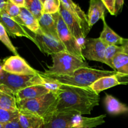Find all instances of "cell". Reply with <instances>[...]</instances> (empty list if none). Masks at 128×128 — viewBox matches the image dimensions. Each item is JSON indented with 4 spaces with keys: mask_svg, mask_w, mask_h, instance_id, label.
Returning a JSON list of instances; mask_svg holds the SVG:
<instances>
[{
    "mask_svg": "<svg viewBox=\"0 0 128 128\" xmlns=\"http://www.w3.org/2000/svg\"><path fill=\"white\" fill-rule=\"evenodd\" d=\"M100 96L90 87H76L61 84L58 94L55 113L90 114L100 104Z\"/></svg>",
    "mask_w": 128,
    "mask_h": 128,
    "instance_id": "1",
    "label": "cell"
},
{
    "mask_svg": "<svg viewBox=\"0 0 128 128\" xmlns=\"http://www.w3.org/2000/svg\"><path fill=\"white\" fill-rule=\"evenodd\" d=\"M39 72L41 75L50 78L61 84L82 88L90 87L99 79L112 76L117 73L115 71L97 70L90 67L78 69L71 74L66 76L48 74L41 71H39Z\"/></svg>",
    "mask_w": 128,
    "mask_h": 128,
    "instance_id": "2",
    "label": "cell"
},
{
    "mask_svg": "<svg viewBox=\"0 0 128 128\" xmlns=\"http://www.w3.org/2000/svg\"><path fill=\"white\" fill-rule=\"evenodd\" d=\"M58 94L50 92L41 97L30 100L17 101L19 111L30 112L48 122L56 112Z\"/></svg>",
    "mask_w": 128,
    "mask_h": 128,
    "instance_id": "3",
    "label": "cell"
},
{
    "mask_svg": "<svg viewBox=\"0 0 128 128\" xmlns=\"http://www.w3.org/2000/svg\"><path fill=\"white\" fill-rule=\"evenodd\" d=\"M52 64L48 66L44 73L56 76H66L71 74L82 68L90 67L86 61L77 58L66 51L58 52L51 55Z\"/></svg>",
    "mask_w": 128,
    "mask_h": 128,
    "instance_id": "4",
    "label": "cell"
},
{
    "mask_svg": "<svg viewBox=\"0 0 128 128\" xmlns=\"http://www.w3.org/2000/svg\"><path fill=\"white\" fill-rule=\"evenodd\" d=\"M57 30L60 41L65 48L66 52L73 55L81 61H86L82 55L81 45L69 31L60 14L58 18Z\"/></svg>",
    "mask_w": 128,
    "mask_h": 128,
    "instance_id": "5",
    "label": "cell"
},
{
    "mask_svg": "<svg viewBox=\"0 0 128 128\" xmlns=\"http://www.w3.org/2000/svg\"><path fill=\"white\" fill-rule=\"evenodd\" d=\"M1 68L5 72L19 76H33L38 74V71L31 67L20 55H14L4 59Z\"/></svg>",
    "mask_w": 128,
    "mask_h": 128,
    "instance_id": "6",
    "label": "cell"
},
{
    "mask_svg": "<svg viewBox=\"0 0 128 128\" xmlns=\"http://www.w3.org/2000/svg\"><path fill=\"white\" fill-rule=\"evenodd\" d=\"M29 34L32 39V42L38 46L39 50L46 55H52L58 52L66 51L65 48L60 40H58L46 34H36L27 29Z\"/></svg>",
    "mask_w": 128,
    "mask_h": 128,
    "instance_id": "7",
    "label": "cell"
},
{
    "mask_svg": "<svg viewBox=\"0 0 128 128\" xmlns=\"http://www.w3.org/2000/svg\"><path fill=\"white\" fill-rule=\"evenodd\" d=\"M107 46L100 38L87 39L82 49V55L85 60L104 63V52Z\"/></svg>",
    "mask_w": 128,
    "mask_h": 128,
    "instance_id": "8",
    "label": "cell"
},
{
    "mask_svg": "<svg viewBox=\"0 0 128 128\" xmlns=\"http://www.w3.org/2000/svg\"><path fill=\"white\" fill-rule=\"evenodd\" d=\"M32 78V76L10 74L3 71L0 66V86L7 88L14 94L25 88L31 86Z\"/></svg>",
    "mask_w": 128,
    "mask_h": 128,
    "instance_id": "9",
    "label": "cell"
},
{
    "mask_svg": "<svg viewBox=\"0 0 128 128\" xmlns=\"http://www.w3.org/2000/svg\"><path fill=\"white\" fill-rule=\"evenodd\" d=\"M60 14L69 31L77 40L82 49L84 45L86 36L79 21L62 4L60 8Z\"/></svg>",
    "mask_w": 128,
    "mask_h": 128,
    "instance_id": "10",
    "label": "cell"
},
{
    "mask_svg": "<svg viewBox=\"0 0 128 128\" xmlns=\"http://www.w3.org/2000/svg\"><path fill=\"white\" fill-rule=\"evenodd\" d=\"M0 22L6 29L8 34L12 37H25L32 41L27 29L19 23L16 20L10 17L4 11H0Z\"/></svg>",
    "mask_w": 128,
    "mask_h": 128,
    "instance_id": "11",
    "label": "cell"
},
{
    "mask_svg": "<svg viewBox=\"0 0 128 128\" xmlns=\"http://www.w3.org/2000/svg\"><path fill=\"white\" fill-rule=\"evenodd\" d=\"M118 85H128V75L117 72L112 76L101 78L92 84L90 88L100 94L101 91Z\"/></svg>",
    "mask_w": 128,
    "mask_h": 128,
    "instance_id": "12",
    "label": "cell"
},
{
    "mask_svg": "<svg viewBox=\"0 0 128 128\" xmlns=\"http://www.w3.org/2000/svg\"><path fill=\"white\" fill-rule=\"evenodd\" d=\"M61 4L79 21L86 36L91 30L87 15L77 4L71 0H61Z\"/></svg>",
    "mask_w": 128,
    "mask_h": 128,
    "instance_id": "13",
    "label": "cell"
},
{
    "mask_svg": "<svg viewBox=\"0 0 128 128\" xmlns=\"http://www.w3.org/2000/svg\"><path fill=\"white\" fill-rule=\"evenodd\" d=\"M106 115L102 114L93 118L84 117L76 114L72 116L71 120V128H94L105 122Z\"/></svg>",
    "mask_w": 128,
    "mask_h": 128,
    "instance_id": "14",
    "label": "cell"
},
{
    "mask_svg": "<svg viewBox=\"0 0 128 128\" xmlns=\"http://www.w3.org/2000/svg\"><path fill=\"white\" fill-rule=\"evenodd\" d=\"M14 20L33 33L36 34H44L41 31L38 20L26 8H21L18 18Z\"/></svg>",
    "mask_w": 128,
    "mask_h": 128,
    "instance_id": "15",
    "label": "cell"
},
{
    "mask_svg": "<svg viewBox=\"0 0 128 128\" xmlns=\"http://www.w3.org/2000/svg\"><path fill=\"white\" fill-rule=\"evenodd\" d=\"M60 12L54 14H43L39 20L40 28L42 32L51 36L58 40H60L58 34L57 22Z\"/></svg>",
    "mask_w": 128,
    "mask_h": 128,
    "instance_id": "16",
    "label": "cell"
},
{
    "mask_svg": "<svg viewBox=\"0 0 128 128\" xmlns=\"http://www.w3.org/2000/svg\"><path fill=\"white\" fill-rule=\"evenodd\" d=\"M50 91L43 86L35 85L26 87L15 94L17 101L30 100L41 97L50 93Z\"/></svg>",
    "mask_w": 128,
    "mask_h": 128,
    "instance_id": "17",
    "label": "cell"
},
{
    "mask_svg": "<svg viewBox=\"0 0 128 128\" xmlns=\"http://www.w3.org/2000/svg\"><path fill=\"white\" fill-rule=\"evenodd\" d=\"M106 8L102 0H91L90 2V8L88 13L89 26L90 28L96 22L102 19L104 16Z\"/></svg>",
    "mask_w": 128,
    "mask_h": 128,
    "instance_id": "18",
    "label": "cell"
},
{
    "mask_svg": "<svg viewBox=\"0 0 128 128\" xmlns=\"http://www.w3.org/2000/svg\"><path fill=\"white\" fill-rule=\"evenodd\" d=\"M0 108L11 111H18L15 94L3 86H0Z\"/></svg>",
    "mask_w": 128,
    "mask_h": 128,
    "instance_id": "19",
    "label": "cell"
},
{
    "mask_svg": "<svg viewBox=\"0 0 128 128\" xmlns=\"http://www.w3.org/2000/svg\"><path fill=\"white\" fill-rule=\"evenodd\" d=\"M101 20L103 21L104 24L103 30L100 37L101 41L108 46H112V45L122 46L125 39L119 36L107 24L105 20V16L102 17Z\"/></svg>",
    "mask_w": 128,
    "mask_h": 128,
    "instance_id": "20",
    "label": "cell"
},
{
    "mask_svg": "<svg viewBox=\"0 0 128 128\" xmlns=\"http://www.w3.org/2000/svg\"><path fill=\"white\" fill-rule=\"evenodd\" d=\"M19 122L21 128H44L43 119L30 112L19 111Z\"/></svg>",
    "mask_w": 128,
    "mask_h": 128,
    "instance_id": "21",
    "label": "cell"
},
{
    "mask_svg": "<svg viewBox=\"0 0 128 128\" xmlns=\"http://www.w3.org/2000/svg\"><path fill=\"white\" fill-rule=\"evenodd\" d=\"M31 86L40 85L47 89L50 92L58 94L60 92L61 84L56 82L54 80L46 76L41 75L38 71V74L36 76H32L31 79Z\"/></svg>",
    "mask_w": 128,
    "mask_h": 128,
    "instance_id": "22",
    "label": "cell"
},
{
    "mask_svg": "<svg viewBox=\"0 0 128 128\" xmlns=\"http://www.w3.org/2000/svg\"><path fill=\"white\" fill-rule=\"evenodd\" d=\"M76 113H54L44 128H71V118Z\"/></svg>",
    "mask_w": 128,
    "mask_h": 128,
    "instance_id": "23",
    "label": "cell"
},
{
    "mask_svg": "<svg viewBox=\"0 0 128 128\" xmlns=\"http://www.w3.org/2000/svg\"><path fill=\"white\" fill-rule=\"evenodd\" d=\"M104 102L107 111L111 114L118 115L128 112L127 105L119 101L111 95L106 94Z\"/></svg>",
    "mask_w": 128,
    "mask_h": 128,
    "instance_id": "24",
    "label": "cell"
},
{
    "mask_svg": "<svg viewBox=\"0 0 128 128\" xmlns=\"http://www.w3.org/2000/svg\"><path fill=\"white\" fill-rule=\"evenodd\" d=\"M112 66L118 73L128 75V55L123 52L116 54L112 60Z\"/></svg>",
    "mask_w": 128,
    "mask_h": 128,
    "instance_id": "25",
    "label": "cell"
},
{
    "mask_svg": "<svg viewBox=\"0 0 128 128\" xmlns=\"http://www.w3.org/2000/svg\"><path fill=\"white\" fill-rule=\"evenodd\" d=\"M26 8L38 21L44 14L42 0H26Z\"/></svg>",
    "mask_w": 128,
    "mask_h": 128,
    "instance_id": "26",
    "label": "cell"
},
{
    "mask_svg": "<svg viewBox=\"0 0 128 128\" xmlns=\"http://www.w3.org/2000/svg\"><path fill=\"white\" fill-rule=\"evenodd\" d=\"M123 52V48L121 46H108L104 52V64L113 69L112 60L116 54Z\"/></svg>",
    "mask_w": 128,
    "mask_h": 128,
    "instance_id": "27",
    "label": "cell"
},
{
    "mask_svg": "<svg viewBox=\"0 0 128 128\" xmlns=\"http://www.w3.org/2000/svg\"><path fill=\"white\" fill-rule=\"evenodd\" d=\"M43 13L54 14L60 12L61 0H42Z\"/></svg>",
    "mask_w": 128,
    "mask_h": 128,
    "instance_id": "28",
    "label": "cell"
},
{
    "mask_svg": "<svg viewBox=\"0 0 128 128\" xmlns=\"http://www.w3.org/2000/svg\"><path fill=\"white\" fill-rule=\"evenodd\" d=\"M0 41L2 42L4 45L10 50L11 52H12L15 56H18L19 54L17 50L12 44V42L10 40L9 38V34H8L6 29L3 26V25L0 22Z\"/></svg>",
    "mask_w": 128,
    "mask_h": 128,
    "instance_id": "29",
    "label": "cell"
},
{
    "mask_svg": "<svg viewBox=\"0 0 128 128\" xmlns=\"http://www.w3.org/2000/svg\"><path fill=\"white\" fill-rule=\"evenodd\" d=\"M19 117L18 111H11L0 108V123L6 124Z\"/></svg>",
    "mask_w": 128,
    "mask_h": 128,
    "instance_id": "30",
    "label": "cell"
},
{
    "mask_svg": "<svg viewBox=\"0 0 128 128\" xmlns=\"http://www.w3.org/2000/svg\"><path fill=\"white\" fill-rule=\"evenodd\" d=\"M4 11L10 16L14 19L18 18L21 12V8L12 3L11 0L6 1V4Z\"/></svg>",
    "mask_w": 128,
    "mask_h": 128,
    "instance_id": "31",
    "label": "cell"
},
{
    "mask_svg": "<svg viewBox=\"0 0 128 128\" xmlns=\"http://www.w3.org/2000/svg\"><path fill=\"white\" fill-rule=\"evenodd\" d=\"M105 8L111 15L115 16V4L116 0H102Z\"/></svg>",
    "mask_w": 128,
    "mask_h": 128,
    "instance_id": "32",
    "label": "cell"
},
{
    "mask_svg": "<svg viewBox=\"0 0 128 128\" xmlns=\"http://www.w3.org/2000/svg\"><path fill=\"white\" fill-rule=\"evenodd\" d=\"M4 128H21V125L19 122L18 118L14 120L13 121L6 124Z\"/></svg>",
    "mask_w": 128,
    "mask_h": 128,
    "instance_id": "33",
    "label": "cell"
},
{
    "mask_svg": "<svg viewBox=\"0 0 128 128\" xmlns=\"http://www.w3.org/2000/svg\"><path fill=\"white\" fill-rule=\"evenodd\" d=\"M124 3V1L123 0H116V4H115V16H116L121 11Z\"/></svg>",
    "mask_w": 128,
    "mask_h": 128,
    "instance_id": "34",
    "label": "cell"
},
{
    "mask_svg": "<svg viewBox=\"0 0 128 128\" xmlns=\"http://www.w3.org/2000/svg\"><path fill=\"white\" fill-rule=\"evenodd\" d=\"M11 1L20 8H26V0H11Z\"/></svg>",
    "mask_w": 128,
    "mask_h": 128,
    "instance_id": "35",
    "label": "cell"
},
{
    "mask_svg": "<svg viewBox=\"0 0 128 128\" xmlns=\"http://www.w3.org/2000/svg\"><path fill=\"white\" fill-rule=\"evenodd\" d=\"M121 46L123 48V52L128 55V39H125L124 41Z\"/></svg>",
    "mask_w": 128,
    "mask_h": 128,
    "instance_id": "36",
    "label": "cell"
},
{
    "mask_svg": "<svg viewBox=\"0 0 128 128\" xmlns=\"http://www.w3.org/2000/svg\"><path fill=\"white\" fill-rule=\"evenodd\" d=\"M6 4V1L0 0V11H4Z\"/></svg>",
    "mask_w": 128,
    "mask_h": 128,
    "instance_id": "37",
    "label": "cell"
},
{
    "mask_svg": "<svg viewBox=\"0 0 128 128\" xmlns=\"http://www.w3.org/2000/svg\"><path fill=\"white\" fill-rule=\"evenodd\" d=\"M4 127H5V124L0 123V128H4Z\"/></svg>",
    "mask_w": 128,
    "mask_h": 128,
    "instance_id": "38",
    "label": "cell"
}]
</instances>
